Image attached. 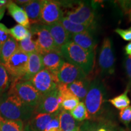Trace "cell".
<instances>
[{
    "mask_svg": "<svg viewBox=\"0 0 131 131\" xmlns=\"http://www.w3.org/2000/svg\"><path fill=\"white\" fill-rule=\"evenodd\" d=\"M35 109L26 104L16 94L14 88L0 96V117L7 120L27 122L30 119Z\"/></svg>",
    "mask_w": 131,
    "mask_h": 131,
    "instance_id": "cell-1",
    "label": "cell"
},
{
    "mask_svg": "<svg viewBox=\"0 0 131 131\" xmlns=\"http://www.w3.org/2000/svg\"><path fill=\"white\" fill-rule=\"evenodd\" d=\"M61 53L68 63L80 68L86 75L94 67L95 52H89L69 41L61 48Z\"/></svg>",
    "mask_w": 131,
    "mask_h": 131,
    "instance_id": "cell-2",
    "label": "cell"
},
{
    "mask_svg": "<svg viewBox=\"0 0 131 131\" xmlns=\"http://www.w3.org/2000/svg\"><path fill=\"white\" fill-rule=\"evenodd\" d=\"M106 95V89L100 80L96 79L90 83L84 98V104L88 114V119H98L103 112Z\"/></svg>",
    "mask_w": 131,
    "mask_h": 131,
    "instance_id": "cell-3",
    "label": "cell"
},
{
    "mask_svg": "<svg viewBox=\"0 0 131 131\" xmlns=\"http://www.w3.org/2000/svg\"><path fill=\"white\" fill-rule=\"evenodd\" d=\"M29 54L18 49L4 66L9 75L11 83L23 81L26 74Z\"/></svg>",
    "mask_w": 131,
    "mask_h": 131,
    "instance_id": "cell-4",
    "label": "cell"
},
{
    "mask_svg": "<svg viewBox=\"0 0 131 131\" xmlns=\"http://www.w3.org/2000/svg\"><path fill=\"white\" fill-rule=\"evenodd\" d=\"M16 94L26 104L34 109L37 107L42 95L34 88L29 81H19L11 83Z\"/></svg>",
    "mask_w": 131,
    "mask_h": 131,
    "instance_id": "cell-5",
    "label": "cell"
},
{
    "mask_svg": "<svg viewBox=\"0 0 131 131\" xmlns=\"http://www.w3.org/2000/svg\"><path fill=\"white\" fill-rule=\"evenodd\" d=\"M32 35H35L37 39L35 41L38 47L39 53L42 54L49 52L55 51L61 53L55 45L50 32L46 27L45 25L41 24H34L30 27Z\"/></svg>",
    "mask_w": 131,
    "mask_h": 131,
    "instance_id": "cell-6",
    "label": "cell"
},
{
    "mask_svg": "<svg viewBox=\"0 0 131 131\" xmlns=\"http://www.w3.org/2000/svg\"><path fill=\"white\" fill-rule=\"evenodd\" d=\"M115 58L112 50V41L109 38H105L103 40L98 58V65L101 74L112 75L115 71Z\"/></svg>",
    "mask_w": 131,
    "mask_h": 131,
    "instance_id": "cell-7",
    "label": "cell"
},
{
    "mask_svg": "<svg viewBox=\"0 0 131 131\" xmlns=\"http://www.w3.org/2000/svg\"><path fill=\"white\" fill-rule=\"evenodd\" d=\"M65 17L75 23L95 27L94 9L85 3H80L77 7L68 11Z\"/></svg>",
    "mask_w": 131,
    "mask_h": 131,
    "instance_id": "cell-8",
    "label": "cell"
},
{
    "mask_svg": "<svg viewBox=\"0 0 131 131\" xmlns=\"http://www.w3.org/2000/svg\"><path fill=\"white\" fill-rule=\"evenodd\" d=\"M29 81L42 95L57 89L58 84L53 75L45 69L37 73Z\"/></svg>",
    "mask_w": 131,
    "mask_h": 131,
    "instance_id": "cell-9",
    "label": "cell"
},
{
    "mask_svg": "<svg viewBox=\"0 0 131 131\" xmlns=\"http://www.w3.org/2000/svg\"><path fill=\"white\" fill-rule=\"evenodd\" d=\"M63 17L60 3L52 0L43 1L40 19L41 24L48 26L60 22Z\"/></svg>",
    "mask_w": 131,
    "mask_h": 131,
    "instance_id": "cell-10",
    "label": "cell"
},
{
    "mask_svg": "<svg viewBox=\"0 0 131 131\" xmlns=\"http://www.w3.org/2000/svg\"><path fill=\"white\" fill-rule=\"evenodd\" d=\"M62 99L57 89L49 94L42 95L40 102L35 107L34 112L42 114H55L61 110Z\"/></svg>",
    "mask_w": 131,
    "mask_h": 131,
    "instance_id": "cell-11",
    "label": "cell"
},
{
    "mask_svg": "<svg viewBox=\"0 0 131 131\" xmlns=\"http://www.w3.org/2000/svg\"><path fill=\"white\" fill-rule=\"evenodd\" d=\"M87 75L80 68L72 64L64 62L61 66L57 74L59 83L69 84L73 82L83 80Z\"/></svg>",
    "mask_w": 131,
    "mask_h": 131,
    "instance_id": "cell-12",
    "label": "cell"
},
{
    "mask_svg": "<svg viewBox=\"0 0 131 131\" xmlns=\"http://www.w3.org/2000/svg\"><path fill=\"white\" fill-rule=\"evenodd\" d=\"M42 60L44 68L50 72L58 82L57 74L61 66L65 62L61 53L55 51L47 52L42 55Z\"/></svg>",
    "mask_w": 131,
    "mask_h": 131,
    "instance_id": "cell-13",
    "label": "cell"
},
{
    "mask_svg": "<svg viewBox=\"0 0 131 131\" xmlns=\"http://www.w3.org/2000/svg\"><path fill=\"white\" fill-rule=\"evenodd\" d=\"M50 32L55 45L61 51V48L70 41V34L64 28L60 22L46 26Z\"/></svg>",
    "mask_w": 131,
    "mask_h": 131,
    "instance_id": "cell-14",
    "label": "cell"
},
{
    "mask_svg": "<svg viewBox=\"0 0 131 131\" xmlns=\"http://www.w3.org/2000/svg\"><path fill=\"white\" fill-rule=\"evenodd\" d=\"M60 111L52 114L34 112L28 123L30 129L32 131H44L47 124L60 114Z\"/></svg>",
    "mask_w": 131,
    "mask_h": 131,
    "instance_id": "cell-15",
    "label": "cell"
},
{
    "mask_svg": "<svg viewBox=\"0 0 131 131\" xmlns=\"http://www.w3.org/2000/svg\"><path fill=\"white\" fill-rule=\"evenodd\" d=\"M78 131H117L112 122L103 119H91L81 123Z\"/></svg>",
    "mask_w": 131,
    "mask_h": 131,
    "instance_id": "cell-16",
    "label": "cell"
},
{
    "mask_svg": "<svg viewBox=\"0 0 131 131\" xmlns=\"http://www.w3.org/2000/svg\"><path fill=\"white\" fill-rule=\"evenodd\" d=\"M70 40L81 48L89 52H95L96 42L91 32H86L80 34H71Z\"/></svg>",
    "mask_w": 131,
    "mask_h": 131,
    "instance_id": "cell-17",
    "label": "cell"
},
{
    "mask_svg": "<svg viewBox=\"0 0 131 131\" xmlns=\"http://www.w3.org/2000/svg\"><path fill=\"white\" fill-rule=\"evenodd\" d=\"M44 69L41 54L40 53L29 54L27 72L23 81H29L37 73Z\"/></svg>",
    "mask_w": 131,
    "mask_h": 131,
    "instance_id": "cell-18",
    "label": "cell"
},
{
    "mask_svg": "<svg viewBox=\"0 0 131 131\" xmlns=\"http://www.w3.org/2000/svg\"><path fill=\"white\" fill-rule=\"evenodd\" d=\"M7 8L10 15L16 23H18L19 25L26 27V29L30 28V21L23 8L20 7L12 1L7 6Z\"/></svg>",
    "mask_w": 131,
    "mask_h": 131,
    "instance_id": "cell-19",
    "label": "cell"
},
{
    "mask_svg": "<svg viewBox=\"0 0 131 131\" xmlns=\"http://www.w3.org/2000/svg\"><path fill=\"white\" fill-rule=\"evenodd\" d=\"M42 3L43 1L41 0H34L29 1L23 6V9L25 11L30 22L35 24L40 22Z\"/></svg>",
    "mask_w": 131,
    "mask_h": 131,
    "instance_id": "cell-20",
    "label": "cell"
},
{
    "mask_svg": "<svg viewBox=\"0 0 131 131\" xmlns=\"http://www.w3.org/2000/svg\"><path fill=\"white\" fill-rule=\"evenodd\" d=\"M61 131H78L80 125L68 111L61 110L59 114Z\"/></svg>",
    "mask_w": 131,
    "mask_h": 131,
    "instance_id": "cell-21",
    "label": "cell"
},
{
    "mask_svg": "<svg viewBox=\"0 0 131 131\" xmlns=\"http://www.w3.org/2000/svg\"><path fill=\"white\" fill-rule=\"evenodd\" d=\"M18 49V43L10 36L4 42L0 50V63L4 65Z\"/></svg>",
    "mask_w": 131,
    "mask_h": 131,
    "instance_id": "cell-22",
    "label": "cell"
},
{
    "mask_svg": "<svg viewBox=\"0 0 131 131\" xmlns=\"http://www.w3.org/2000/svg\"><path fill=\"white\" fill-rule=\"evenodd\" d=\"M90 83L91 82L89 81V80L86 78L84 80H78L68 84V88L78 99L84 100L89 89Z\"/></svg>",
    "mask_w": 131,
    "mask_h": 131,
    "instance_id": "cell-23",
    "label": "cell"
},
{
    "mask_svg": "<svg viewBox=\"0 0 131 131\" xmlns=\"http://www.w3.org/2000/svg\"><path fill=\"white\" fill-rule=\"evenodd\" d=\"M60 23H61L62 26L64 27V28L68 31L70 35L71 34H80V33L86 32H91V31L94 28V27H91V26L75 23H73L70 20H69L68 18H66L64 16L60 21Z\"/></svg>",
    "mask_w": 131,
    "mask_h": 131,
    "instance_id": "cell-24",
    "label": "cell"
},
{
    "mask_svg": "<svg viewBox=\"0 0 131 131\" xmlns=\"http://www.w3.org/2000/svg\"><path fill=\"white\" fill-rule=\"evenodd\" d=\"M18 43V49L21 51L27 54L33 53H39L38 47L35 40L33 39V36L30 32L28 36L24 40L19 41Z\"/></svg>",
    "mask_w": 131,
    "mask_h": 131,
    "instance_id": "cell-25",
    "label": "cell"
},
{
    "mask_svg": "<svg viewBox=\"0 0 131 131\" xmlns=\"http://www.w3.org/2000/svg\"><path fill=\"white\" fill-rule=\"evenodd\" d=\"M24 122L21 120H7L0 117V131H24Z\"/></svg>",
    "mask_w": 131,
    "mask_h": 131,
    "instance_id": "cell-26",
    "label": "cell"
},
{
    "mask_svg": "<svg viewBox=\"0 0 131 131\" xmlns=\"http://www.w3.org/2000/svg\"><path fill=\"white\" fill-rule=\"evenodd\" d=\"M129 90V87L127 88L126 91L119 95L116 96L112 99L107 100L109 103H111L115 107L119 110H122L124 108L128 107L130 104V101L128 96H127V93H128Z\"/></svg>",
    "mask_w": 131,
    "mask_h": 131,
    "instance_id": "cell-27",
    "label": "cell"
},
{
    "mask_svg": "<svg viewBox=\"0 0 131 131\" xmlns=\"http://www.w3.org/2000/svg\"><path fill=\"white\" fill-rule=\"evenodd\" d=\"M10 80L6 68L0 63V96L6 93L9 89Z\"/></svg>",
    "mask_w": 131,
    "mask_h": 131,
    "instance_id": "cell-28",
    "label": "cell"
},
{
    "mask_svg": "<svg viewBox=\"0 0 131 131\" xmlns=\"http://www.w3.org/2000/svg\"><path fill=\"white\" fill-rule=\"evenodd\" d=\"M70 114L77 122H83L85 119H88V114L87 109L83 102H80L78 106L70 111Z\"/></svg>",
    "mask_w": 131,
    "mask_h": 131,
    "instance_id": "cell-29",
    "label": "cell"
},
{
    "mask_svg": "<svg viewBox=\"0 0 131 131\" xmlns=\"http://www.w3.org/2000/svg\"><path fill=\"white\" fill-rule=\"evenodd\" d=\"M9 32L11 37L14 38L16 41H21L28 36L30 31L23 26L18 24L9 29Z\"/></svg>",
    "mask_w": 131,
    "mask_h": 131,
    "instance_id": "cell-30",
    "label": "cell"
},
{
    "mask_svg": "<svg viewBox=\"0 0 131 131\" xmlns=\"http://www.w3.org/2000/svg\"><path fill=\"white\" fill-rule=\"evenodd\" d=\"M80 103V100L72 94L64 98L61 104V106L65 111H72Z\"/></svg>",
    "mask_w": 131,
    "mask_h": 131,
    "instance_id": "cell-31",
    "label": "cell"
},
{
    "mask_svg": "<svg viewBox=\"0 0 131 131\" xmlns=\"http://www.w3.org/2000/svg\"><path fill=\"white\" fill-rule=\"evenodd\" d=\"M119 118L120 120L127 126L131 122V106L124 108L119 112Z\"/></svg>",
    "mask_w": 131,
    "mask_h": 131,
    "instance_id": "cell-32",
    "label": "cell"
},
{
    "mask_svg": "<svg viewBox=\"0 0 131 131\" xmlns=\"http://www.w3.org/2000/svg\"><path fill=\"white\" fill-rule=\"evenodd\" d=\"M10 37L9 29L2 23H0V50L5 42Z\"/></svg>",
    "mask_w": 131,
    "mask_h": 131,
    "instance_id": "cell-33",
    "label": "cell"
},
{
    "mask_svg": "<svg viewBox=\"0 0 131 131\" xmlns=\"http://www.w3.org/2000/svg\"><path fill=\"white\" fill-rule=\"evenodd\" d=\"M44 131H61L60 119H59V114L50 121Z\"/></svg>",
    "mask_w": 131,
    "mask_h": 131,
    "instance_id": "cell-34",
    "label": "cell"
},
{
    "mask_svg": "<svg viewBox=\"0 0 131 131\" xmlns=\"http://www.w3.org/2000/svg\"><path fill=\"white\" fill-rule=\"evenodd\" d=\"M115 32L118 34L124 41H131V27L127 29H122L118 28L115 29Z\"/></svg>",
    "mask_w": 131,
    "mask_h": 131,
    "instance_id": "cell-35",
    "label": "cell"
},
{
    "mask_svg": "<svg viewBox=\"0 0 131 131\" xmlns=\"http://www.w3.org/2000/svg\"><path fill=\"white\" fill-rule=\"evenodd\" d=\"M124 68H125L126 72L127 75L131 81V57L127 56L126 57L124 60Z\"/></svg>",
    "mask_w": 131,
    "mask_h": 131,
    "instance_id": "cell-36",
    "label": "cell"
},
{
    "mask_svg": "<svg viewBox=\"0 0 131 131\" xmlns=\"http://www.w3.org/2000/svg\"><path fill=\"white\" fill-rule=\"evenodd\" d=\"M11 1H7V0H0V9L7 7Z\"/></svg>",
    "mask_w": 131,
    "mask_h": 131,
    "instance_id": "cell-37",
    "label": "cell"
},
{
    "mask_svg": "<svg viewBox=\"0 0 131 131\" xmlns=\"http://www.w3.org/2000/svg\"><path fill=\"white\" fill-rule=\"evenodd\" d=\"M124 50H125L126 53L129 57H131V42H129L127 45L126 46L124 47Z\"/></svg>",
    "mask_w": 131,
    "mask_h": 131,
    "instance_id": "cell-38",
    "label": "cell"
},
{
    "mask_svg": "<svg viewBox=\"0 0 131 131\" xmlns=\"http://www.w3.org/2000/svg\"><path fill=\"white\" fill-rule=\"evenodd\" d=\"M15 2L18 4H21L23 6H24V4H26V3H27L29 2V1L28 0H18V1H16Z\"/></svg>",
    "mask_w": 131,
    "mask_h": 131,
    "instance_id": "cell-39",
    "label": "cell"
},
{
    "mask_svg": "<svg viewBox=\"0 0 131 131\" xmlns=\"http://www.w3.org/2000/svg\"><path fill=\"white\" fill-rule=\"evenodd\" d=\"M5 9L6 8H3V9H0V20L2 19L3 15H4L5 12Z\"/></svg>",
    "mask_w": 131,
    "mask_h": 131,
    "instance_id": "cell-40",
    "label": "cell"
},
{
    "mask_svg": "<svg viewBox=\"0 0 131 131\" xmlns=\"http://www.w3.org/2000/svg\"><path fill=\"white\" fill-rule=\"evenodd\" d=\"M24 131H32V130L30 129V127H29L28 123H27V125H26V126L24 127Z\"/></svg>",
    "mask_w": 131,
    "mask_h": 131,
    "instance_id": "cell-41",
    "label": "cell"
},
{
    "mask_svg": "<svg viewBox=\"0 0 131 131\" xmlns=\"http://www.w3.org/2000/svg\"><path fill=\"white\" fill-rule=\"evenodd\" d=\"M130 20H131V12H130Z\"/></svg>",
    "mask_w": 131,
    "mask_h": 131,
    "instance_id": "cell-42",
    "label": "cell"
},
{
    "mask_svg": "<svg viewBox=\"0 0 131 131\" xmlns=\"http://www.w3.org/2000/svg\"><path fill=\"white\" fill-rule=\"evenodd\" d=\"M130 131H131V127H130Z\"/></svg>",
    "mask_w": 131,
    "mask_h": 131,
    "instance_id": "cell-43",
    "label": "cell"
}]
</instances>
